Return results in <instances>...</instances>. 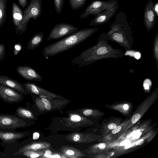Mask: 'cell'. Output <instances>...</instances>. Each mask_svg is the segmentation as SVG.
Returning <instances> with one entry per match:
<instances>
[{
    "label": "cell",
    "mask_w": 158,
    "mask_h": 158,
    "mask_svg": "<svg viewBox=\"0 0 158 158\" xmlns=\"http://www.w3.org/2000/svg\"><path fill=\"white\" fill-rule=\"evenodd\" d=\"M106 34L102 33L97 43L82 52L71 61L73 65L79 68L88 66L103 59H116L122 57L124 54L118 48H114L108 42Z\"/></svg>",
    "instance_id": "cell-1"
},
{
    "label": "cell",
    "mask_w": 158,
    "mask_h": 158,
    "mask_svg": "<svg viewBox=\"0 0 158 158\" xmlns=\"http://www.w3.org/2000/svg\"><path fill=\"white\" fill-rule=\"evenodd\" d=\"M98 28H82L55 42L45 46L43 55L45 58L66 51L83 42L97 31Z\"/></svg>",
    "instance_id": "cell-2"
},
{
    "label": "cell",
    "mask_w": 158,
    "mask_h": 158,
    "mask_svg": "<svg viewBox=\"0 0 158 158\" xmlns=\"http://www.w3.org/2000/svg\"><path fill=\"white\" fill-rule=\"evenodd\" d=\"M127 17L124 12L118 13L115 21L109 25L110 30L106 33L108 40L116 42L126 51L131 49L134 42L131 27Z\"/></svg>",
    "instance_id": "cell-3"
},
{
    "label": "cell",
    "mask_w": 158,
    "mask_h": 158,
    "mask_svg": "<svg viewBox=\"0 0 158 158\" xmlns=\"http://www.w3.org/2000/svg\"><path fill=\"white\" fill-rule=\"evenodd\" d=\"M117 2V0H94L89 4L83 12L80 15V18L85 19L90 15L96 16L107 8L114 5Z\"/></svg>",
    "instance_id": "cell-4"
},
{
    "label": "cell",
    "mask_w": 158,
    "mask_h": 158,
    "mask_svg": "<svg viewBox=\"0 0 158 158\" xmlns=\"http://www.w3.org/2000/svg\"><path fill=\"white\" fill-rule=\"evenodd\" d=\"M78 30L77 27L71 24L65 23H58L51 30L47 40H50L58 39L71 35Z\"/></svg>",
    "instance_id": "cell-5"
},
{
    "label": "cell",
    "mask_w": 158,
    "mask_h": 158,
    "mask_svg": "<svg viewBox=\"0 0 158 158\" xmlns=\"http://www.w3.org/2000/svg\"><path fill=\"white\" fill-rule=\"evenodd\" d=\"M42 0H31L25 13L24 26L27 28L28 20L32 18L34 20L40 17L42 13Z\"/></svg>",
    "instance_id": "cell-6"
},
{
    "label": "cell",
    "mask_w": 158,
    "mask_h": 158,
    "mask_svg": "<svg viewBox=\"0 0 158 158\" xmlns=\"http://www.w3.org/2000/svg\"><path fill=\"white\" fill-rule=\"evenodd\" d=\"M118 8V3L109 7L103 11L95 16L90 22L89 26H97L107 23L116 13Z\"/></svg>",
    "instance_id": "cell-7"
},
{
    "label": "cell",
    "mask_w": 158,
    "mask_h": 158,
    "mask_svg": "<svg viewBox=\"0 0 158 158\" xmlns=\"http://www.w3.org/2000/svg\"><path fill=\"white\" fill-rule=\"evenodd\" d=\"M154 4L152 0H149L146 5L143 14L144 24L148 32L154 27L157 17L154 10Z\"/></svg>",
    "instance_id": "cell-8"
},
{
    "label": "cell",
    "mask_w": 158,
    "mask_h": 158,
    "mask_svg": "<svg viewBox=\"0 0 158 158\" xmlns=\"http://www.w3.org/2000/svg\"><path fill=\"white\" fill-rule=\"evenodd\" d=\"M25 123L22 120L13 115L0 114V128L16 129L24 126Z\"/></svg>",
    "instance_id": "cell-9"
},
{
    "label": "cell",
    "mask_w": 158,
    "mask_h": 158,
    "mask_svg": "<svg viewBox=\"0 0 158 158\" xmlns=\"http://www.w3.org/2000/svg\"><path fill=\"white\" fill-rule=\"evenodd\" d=\"M0 98L7 102L15 103L20 101L23 96L15 90L0 84Z\"/></svg>",
    "instance_id": "cell-10"
},
{
    "label": "cell",
    "mask_w": 158,
    "mask_h": 158,
    "mask_svg": "<svg viewBox=\"0 0 158 158\" xmlns=\"http://www.w3.org/2000/svg\"><path fill=\"white\" fill-rule=\"evenodd\" d=\"M27 91L31 94L38 95L39 96L44 97L49 99L53 98H60L61 96L48 91L43 88L35 84L30 82L24 83Z\"/></svg>",
    "instance_id": "cell-11"
},
{
    "label": "cell",
    "mask_w": 158,
    "mask_h": 158,
    "mask_svg": "<svg viewBox=\"0 0 158 158\" xmlns=\"http://www.w3.org/2000/svg\"><path fill=\"white\" fill-rule=\"evenodd\" d=\"M16 71L24 78L29 81H41L42 77L33 68L27 66L18 67Z\"/></svg>",
    "instance_id": "cell-12"
},
{
    "label": "cell",
    "mask_w": 158,
    "mask_h": 158,
    "mask_svg": "<svg viewBox=\"0 0 158 158\" xmlns=\"http://www.w3.org/2000/svg\"><path fill=\"white\" fill-rule=\"evenodd\" d=\"M0 84L10 88L22 94H28L29 93L24 84L19 83L7 76L0 75Z\"/></svg>",
    "instance_id": "cell-13"
},
{
    "label": "cell",
    "mask_w": 158,
    "mask_h": 158,
    "mask_svg": "<svg viewBox=\"0 0 158 158\" xmlns=\"http://www.w3.org/2000/svg\"><path fill=\"white\" fill-rule=\"evenodd\" d=\"M50 144L46 142H40L30 143L20 148L18 151L13 155H20L27 151H36L49 148Z\"/></svg>",
    "instance_id": "cell-14"
},
{
    "label": "cell",
    "mask_w": 158,
    "mask_h": 158,
    "mask_svg": "<svg viewBox=\"0 0 158 158\" xmlns=\"http://www.w3.org/2000/svg\"><path fill=\"white\" fill-rule=\"evenodd\" d=\"M24 136V134L22 132L0 131V139L5 142H13Z\"/></svg>",
    "instance_id": "cell-15"
},
{
    "label": "cell",
    "mask_w": 158,
    "mask_h": 158,
    "mask_svg": "<svg viewBox=\"0 0 158 158\" xmlns=\"http://www.w3.org/2000/svg\"><path fill=\"white\" fill-rule=\"evenodd\" d=\"M44 36L43 31L35 35L29 41L26 48L27 50H32L35 48L43 42Z\"/></svg>",
    "instance_id": "cell-16"
},
{
    "label": "cell",
    "mask_w": 158,
    "mask_h": 158,
    "mask_svg": "<svg viewBox=\"0 0 158 158\" xmlns=\"http://www.w3.org/2000/svg\"><path fill=\"white\" fill-rule=\"evenodd\" d=\"M61 152L64 156L69 158H78L83 156L78 150L69 146H65L61 149Z\"/></svg>",
    "instance_id": "cell-17"
},
{
    "label": "cell",
    "mask_w": 158,
    "mask_h": 158,
    "mask_svg": "<svg viewBox=\"0 0 158 158\" xmlns=\"http://www.w3.org/2000/svg\"><path fill=\"white\" fill-rule=\"evenodd\" d=\"M35 103L39 109L41 110H50L52 108L51 102L47 98L42 97L36 98Z\"/></svg>",
    "instance_id": "cell-18"
},
{
    "label": "cell",
    "mask_w": 158,
    "mask_h": 158,
    "mask_svg": "<svg viewBox=\"0 0 158 158\" xmlns=\"http://www.w3.org/2000/svg\"><path fill=\"white\" fill-rule=\"evenodd\" d=\"M16 113L20 117L29 119L34 118L32 113L30 110L23 107H19L17 108Z\"/></svg>",
    "instance_id": "cell-19"
},
{
    "label": "cell",
    "mask_w": 158,
    "mask_h": 158,
    "mask_svg": "<svg viewBox=\"0 0 158 158\" xmlns=\"http://www.w3.org/2000/svg\"><path fill=\"white\" fill-rule=\"evenodd\" d=\"M86 0H69L71 8L73 10H76L83 6Z\"/></svg>",
    "instance_id": "cell-20"
},
{
    "label": "cell",
    "mask_w": 158,
    "mask_h": 158,
    "mask_svg": "<svg viewBox=\"0 0 158 158\" xmlns=\"http://www.w3.org/2000/svg\"><path fill=\"white\" fill-rule=\"evenodd\" d=\"M154 57L156 63V68L158 70V32L155 37L153 47Z\"/></svg>",
    "instance_id": "cell-21"
},
{
    "label": "cell",
    "mask_w": 158,
    "mask_h": 158,
    "mask_svg": "<svg viewBox=\"0 0 158 158\" xmlns=\"http://www.w3.org/2000/svg\"><path fill=\"white\" fill-rule=\"evenodd\" d=\"M44 153V152L42 151H27L25 152L20 155L31 158L39 157L42 156Z\"/></svg>",
    "instance_id": "cell-22"
},
{
    "label": "cell",
    "mask_w": 158,
    "mask_h": 158,
    "mask_svg": "<svg viewBox=\"0 0 158 158\" xmlns=\"http://www.w3.org/2000/svg\"><path fill=\"white\" fill-rule=\"evenodd\" d=\"M17 6L14 7L13 17L14 19L16 21L15 22L16 25L17 23L18 24L16 27V30L18 28L19 26V23L20 21L22 19V13L20 11V10L18 8H16Z\"/></svg>",
    "instance_id": "cell-23"
},
{
    "label": "cell",
    "mask_w": 158,
    "mask_h": 158,
    "mask_svg": "<svg viewBox=\"0 0 158 158\" xmlns=\"http://www.w3.org/2000/svg\"><path fill=\"white\" fill-rule=\"evenodd\" d=\"M64 0H54V4L56 12L60 14L63 8Z\"/></svg>",
    "instance_id": "cell-24"
},
{
    "label": "cell",
    "mask_w": 158,
    "mask_h": 158,
    "mask_svg": "<svg viewBox=\"0 0 158 158\" xmlns=\"http://www.w3.org/2000/svg\"><path fill=\"white\" fill-rule=\"evenodd\" d=\"M6 55V48L3 43L0 44V61L2 60Z\"/></svg>",
    "instance_id": "cell-25"
},
{
    "label": "cell",
    "mask_w": 158,
    "mask_h": 158,
    "mask_svg": "<svg viewBox=\"0 0 158 158\" xmlns=\"http://www.w3.org/2000/svg\"><path fill=\"white\" fill-rule=\"evenodd\" d=\"M22 48V46L20 43H17L14 44L13 50L15 56L17 55Z\"/></svg>",
    "instance_id": "cell-26"
},
{
    "label": "cell",
    "mask_w": 158,
    "mask_h": 158,
    "mask_svg": "<svg viewBox=\"0 0 158 158\" xmlns=\"http://www.w3.org/2000/svg\"><path fill=\"white\" fill-rule=\"evenodd\" d=\"M151 81L150 79L146 78L143 81V86L146 90H148L151 85Z\"/></svg>",
    "instance_id": "cell-27"
},
{
    "label": "cell",
    "mask_w": 158,
    "mask_h": 158,
    "mask_svg": "<svg viewBox=\"0 0 158 158\" xmlns=\"http://www.w3.org/2000/svg\"><path fill=\"white\" fill-rule=\"evenodd\" d=\"M71 121L74 122H80L81 118L80 116L77 114H73L70 117Z\"/></svg>",
    "instance_id": "cell-28"
},
{
    "label": "cell",
    "mask_w": 158,
    "mask_h": 158,
    "mask_svg": "<svg viewBox=\"0 0 158 158\" xmlns=\"http://www.w3.org/2000/svg\"><path fill=\"white\" fill-rule=\"evenodd\" d=\"M140 118L139 114H137L134 115L132 118L131 122L132 123H135L137 122Z\"/></svg>",
    "instance_id": "cell-29"
},
{
    "label": "cell",
    "mask_w": 158,
    "mask_h": 158,
    "mask_svg": "<svg viewBox=\"0 0 158 158\" xmlns=\"http://www.w3.org/2000/svg\"><path fill=\"white\" fill-rule=\"evenodd\" d=\"M44 152V154L42 156V157H41L50 158V157L52 154V152L51 151L47 150H46Z\"/></svg>",
    "instance_id": "cell-30"
},
{
    "label": "cell",
    "mask_w": 158,
    "mask_h": 158,
    "mask_svg": "<svg viewBox=\"0 0 158 158\" xmlns=\"http://www.w3.org/2000/svg\"><path fill=\"white\" fill-rule=\"evenodd\" d=\"M67 157L61 154L58 153H55L53 154H52L50 158H66Z\"/></svg>",
    "instance_id": "cell-31"
},
{
    "label": "cell",
    "mask_w": 158,
    "mask_h": 158,
    "mask_svg": "<svg viewBox=\"0 0 158 158\" xmlns=\"http://www.w3.org/2000/svg\"><path fill=\"white\" fill-rule=\"evenodd\" d=\"M92 112L93 111L92 110L90 109H87L83 111V113L85 115L89 116L91 114Z\"/></svg>",
    "instance_id": "cell-32"
},
{
    "label": "cell",
    "mask_w": 158,
    "mask_h": 158,
    "mask_svg": "<svg viewBox=\"0 0 158 158\" xmlns=\"http://www.w3.org/2000/svg\"><path fill=\"white\" fill-rule=\"evenodd\" d=\"M121 127L120 126L116 127L112 131V133L113 134L117 133L121 130Z\"/></svg>",
    "instance_id": "cell-33"
},
{
    "label": "cell",
    "mask_w": 158,
    "mask_h": 158,
    "mask_svg": "<svg viewBox=\"0 0 158 158\" xmlns=\"http://www.w3.org/2000/svg\"><path fill=\"white\" fill-rule=\"evenodd\" d=\"M141 56L140 53L138 51H135L134 55V58L137 60H139Z\"/></svg>",
    "instance_id": "cell-34"
},
{
    "label": "cell",
    "mask_w": 158,
    "mask_h": 158,
    "mask_svg": "<svg viewBox=\"0 0 158 158\" xmlns=\"http://www.w3.org/2000/svg\"><path fill=\"white\" fill-rule=\"evenodd\" d=\"M141 134V132H140L139 130H137L135 131V132L133 136L135 138L138 139L140 137Z\"/></svg>",
    "instance_id": "cell-35"
},
{
    "label": "cell",
    "mask_w": 158,
    "mask_h": 158,
    "mask_svg": "<svg viewBox=\"0 0 158 158\" xmlns=\"http://www.w3.org/2000/svg\"><path fill=\"white\" fill-rule=\"evenodd\" d=\"M154 9L157 16H158V2L154 4Z\"/></svg>",
    "instance_id": "cell-36"
},
{
    "label": "cell",
    "mask_w": 158,
    "mask_h": 158,
    "mask_svg": "<svg viewBox=\"0 0 158 158\" xmlns=\"http://www.w3.org/2000/svg\"><path fill=\"white\" fill-rule=\"evenodd\" d=\"M130 143V141L128 139H125L120 144V146H125L127 143Z\"/></svg>",
    "instance_id": "cell-37"
},
{
    "label": "cell",
    "mask_w": 158,
    "mask_h": 158,
    "mask_svg": "<svg viewBox=\"0 0 158 158\" xmlns=\"http://www.w3.org/2000/svg\"><path fill=\"white\" fill-rule=\"evenodd\" d=\"M98 147L101 149H104L106 147V144L104 143H100L98 145Z\"/></svg>",
    "instance_id": "cell-38"
},
{
    "label": "cell",
    "mask_w": 158,
    "mask_h": 158,
    "mask_svg": "<svg viewBox=\"0 0 158 158\" xmlns=\"http://www.w3.org/2000/svg\"><path fill=\"white\" fill-rule=\"evenodd\" d=\"M116 127L117 126L115 124L112 123L109 124L108 126V127L110 129H112Z\"/></svg>",
    "instance_id": "cell-39"
},
{
    "label": "cell",
    "mask_w": 158,
    "mask_h": 158,
    "mask_svg": "<svg viewBox=\"0 0 158 158\" xmlns=\"http://www.w3.org/2000/svg\"><path fill=\"white\" fill-rule=\"evenodd\" d=\"M39 134L38 132H35L33 134V139H36L39 138Z\"/></svg>",
    "instance_id": "cell-40"
},
{
    "label": "cell",
    "mask_w": 158,
    "mask_h": 158,
    "mask_svg": "<svg viewBox=\"0 0 158 158\" xmlns=\"http://www.w3.org/2000/svg\"><path fill=\"white\" fill-rule=\"evenodd\" d=\"M143 139H141L137 141L135 143L137 145H140L143 144Z\"/></svg>",
    "instance_id": "cell-41"
},
{
    "label": "cell",
    "mask_w": 158,
    "mask_h": 158,
    "mask_svg": "<svg viewBox=\"0 0 158 158\" xmlns=\"http://www.w3.org/2000/svg\"><path fill=\"white\" fill-rule=\"evenodd\" d=\"M21 2V4L23 6H25L27 4V0H19Z\"/></svg>",
    "instance_id": "cell-42"
},
{
    "label": "cell",
    "mask_w": 158,
    "mask_h": 158,
    "mask_svg": "<svg viewBox=\"0 0 158 158\" xmlns=\"http://www.w3.org/2000/svg\"><path fill=\"white\" fill-rule=\"evenodd\" d=\"M125 146V148L127 149L131 147V146H132V144L131 143H129Z\"/></svg>",
    "instance_id": "cell-43"
},
{
    "label": "cell",
    "mask_w": 158,
    "mask_h": 158,
    "mask_svg": "<svg viewBox=\"0 0 158 158\" xmlns=\"http://www.w3.org/2000/svg\"><path fill=\"white\" fill-rule=\"evenodd\" d=\"M133 131L131 132L128 133L127 135V138H129L130 137L133 136Z\"/></svg>",
    "instance_id": "cell-44"
},
{
    "label": "cell",
    "mask_w": 158,
    "mask_h": 158,
    "mask_svg": "<svg viewBox=\"0 0 158 158\" xmlns=\"http://www.w3.org/2000/svg\"><path fill=\"white\" fill-rule=\"evenodd\" d=\"M123 108L124 110H127L129 108V106L127 104H126L123 106Z\"/></svg>",
    "instance_id": "cell-45"
}]
</instances>
